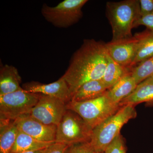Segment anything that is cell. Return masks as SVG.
<instances>
[{"label": "cell", "mask_w": 153, "mask_h": 153, "mask_svg": "<svg viewBox=\"0 0 153 153\" xmlns=\"http://www.w3.org/2000/svg\"><path fill=\"white\" fill-rule=\"evenodd\" d=\"M108 56L105 43L94 39L84 40L61 76L67 83L72 97L84 83L102 78Z\"/></svg>", "instance_id": "cell-1"}, {"label": "cell", "mask_w": 153, "mask_h": 153, "mask_svg": "<svg viewBox=\"0 0 153 153\" xmlns=\"http://www.w3.org/2000/svg\"><path fill=\"white\" fill-rule=\"evenodd\" d=\"M106 16L112 28L111 41L131 38L134 24L140 17L139 0L108 2Z\"/></svg>", "instance_id": "cell-2"}, {"label": "cell", "mask_w": 153, "mask_h": 153, "mask_svg": "<svg viewBox=\"0 0 153 153\" xmlns=\"http://www.w3.org/2000/svg\"><path fill=\"white\" fill-rule=\"evenodd\" d=\"M137 116L135 106L124 105L114 114L95 127L92 130L90 141L94 151L105 152L108 145L120 134L123 126Z\"/></svg>", "instance_id": "cell-3"}, {"label": "cell", "mask_w": 153, "mask_h": 153, "mask_svg": "<svg viewBox=\"0 0 153 153\" xmlns=\"http://www.w3.org/2000/svg\"><path fill=\"white\" fill-rule=\"evenodd\" d=\"M66 105L67 109L77 113L92 129L114 114L121 107L111 100L107 92L102 96L91 100H71Z\"/></svg>", "instance_id": "cell-4"}, {"label": "cell", "mask_w": 153, "mask_h": 153, "mask_svg": "<svg viewBox=\"0 0 153 153\" xmlns=\"http://www.w3.org/2000/svg\"><path fill=\"white\" fill-rule=\"evenodd\" d=\"M93 129L74 111L67 110L57 126L55 142L71 145L90 142Z\"/></svg>", "instance_id": "cell-5"}, {"label": "cell", "mask_w": 153, "mask_h": 153, "mask_svg": "<svg viewBox=\"0 0 153 153\" xmlns=\"http://www.w3.org/2000/svg\"><path fill=\"white\" fill-rule=\"evenodd\" d=\"M87 2V0H64L54 7L44 4L41 13L46 21L56 27L68 28L82 18V8Z\"/></svg>", "instance_id": "cell-6"}, {"label": "cell", "mask_w": 153, "mask_h": 153, "mask_svg": "<svg viewBox=\"0 0 153 153\" xmlns=\"http://www.w3.org/2000/svg\"><path fill=\"white\" fill-rule=\"evenodd\" d=\"M41 94L31 93L23 88L0 95V120L14 121L29 114L37 104Z\"/></svg>", "instance_id": "cell-7"}, {"label": "cell", "mask_w": 153, "mask_h": 153, "mask_svg": "<svg viewBox=\"0 0 153 153\" xmlns=\"http://www.w3.org/2000/svg\"><path fill=\"white\" fill-rule=\"evenodd\" d=\"M66 103L59 99L41 94L29 114L44 124L57 126L67 111Z\"/></svg>", "instance_id": "cell-8"}, {"label": "cell", "mask_w": 153, "mask_h": 153, "mask_svg": "<svg viewBox=\"0 0 153 153\" xmlns=\"http://www.w3.org/2000/svg\"><path fill=\"white\" fill-rule=\"evenodd\" d=\"M20 131L36 139L47 142H55L57 126L44 124L32 117L24 115L14 120Z\"/></svg>", "instance_id": "cell-9"}, {"label": "cell", "mask_w": 153, "mask_h": 153, "mask_svg": "<svg viewBox=\"0 0 153 153\" xmlns=\"http://www.w3.org/2000/svg\"><path fill=\"white\" fill-rule=\"evenodd\" d=\"M137 46V41L134 36L105 44L109 57L120 65L128 68H131L135 58Z\"/></svg>", "instance_id": "cell-10"}, {"label": "cell", "mask_w": 153, "mask_h": 153, "mask_svg": "<svg viewBox=\"0 0 153 153\" xmlns=\"http://www.w3.org/2000/svg\"><path fill=\"white\" fill-rule=\"evenodd\" d=\"M24 90L31 93L39 94L59 99L67 104L71 100L72 96L67 83L60 77L55 82L44 84L36 81L24 83Z\"/></svg>", "instance_id": "cell-11"}, {"label": "cell", "mask_w": 153, "mask_h": 153, "mask_svg": "<svg viewBox=\"0 0 153 153\" xmlns=\"http://www.w3.org/2000/svg\"><path fill=\"white\" fill-rule=\"evenodd\" d=\"M143 102H146L149 106H153V77L138 84L134 90L119 104L121 107L126 105L135 106Z\"/></svg>", "instance_id": "cell-12"}, {"label": "cell", "mask_w": 153, "mask_h": 153, "mask_svg": "<svg viewBox=\"0 0 153 153\" xmlns=\"http://www.w3.org/2000/svg\"><path fill=\"white\" fill-rule=\"evenodd\" d=\"M22 77L15 66L6 65L0 69V95L15 92L22 89Z\"/></svg>", "instance_id": "cell-13"}, {"label": "cell", "mask_w": 153, "mask_h": 153, "mask_svg": "<svg viewBox=\"0 0 153 153\" xmlns=\"http://www.w3.org/2000/svg\"><path fill=\"white\" fill-rule=\"evenodd\" d=\"M137 85L132 76L130 69L128 73L107 90V94L113 102L119 104L122 100L134 90Z\"/></svg>", "instance_id": "cell-14"}, {"label": "cell", "mask_w": 153, "mask_h": 153, "mask_svg": "<svg viewBox=\"0 0 153 153\" xmlns=\"http://www.w3.org/2000/svg\"><path fill=\"white\" fill-rule=\"evenodd\" d=\"M108 89L101 79L91 80L84 83L72 96L71 101L83 102L102 96Z\"/></svg>", "instance_id": "cell-15"}, {"label": "cell", "mask_w": 153, "mask_h": 153, "mask_svg": "<svg viewBox=\"0 0 153 153\" xmlns=\"http://www.w3.org/2000/svg\"><path fill=\"white\" fill-rule=\"evenodd\" d=\"M0 121V153H11L20 131L14 121Z\"/></svg>", "instance_id": "cell-16"}, {"label": "cell", "mask_w": 153, "mask_h": 153, "mask_svg": "<svg viewBox=\"0 0 153 153\" xmlns=\"http://www.w3.org/2000/svg\"><path fill=\"white\" fill-rule=\"evenodd\" d=\"M137 41L136 55L131 67L153 56V32L146 29L134 36Z\"/></svg>", "instance_id": "cell-17"}, {"label": "cell", "mask_w": 153, "mask_h": 153, "mask_svg": "<svg viewBox=\"0 0 153 153\" xmlns=\"http://www.w3.org/2000/svg\"><path fill=\"white\" fill-rule=\"evenodd\" d=\"M55 142H47L36 139L19 131L11 153H18L44 149Z\"/></svg>", "instance_id": "cell-18"}, {"label": "cell", "mask_w": 153, "mask_h": 153, "mask_svg": "<svg viewBox=\"0 0 153 153\" xmlns=\"http://www.w3.org/2000/svg\"><path fill=\"white\" fill-rule=\"evenodd\" d=\"M108 56L107 64L101 79L108 90L128 73L131 69V68L124 67L117 63Z\"/></svg>", "instance_id": "cell-19"}, {"label": "cell", "mask_w": 153, "mask_h": 153, "mask_svg": "<svg viewBox=\"0 0 153 153\" xmlns=\"http://www.w3.org/2000/svg\"><path fill=\"white\" fill-rule=\"evenodd\" d=\"M131 73L137 84L153 77V56L131 67Z\"/></svg>", "instance_id": "cell-20"}, {"label": "cell", "mask_w": 153, "mask_h": 153, "mask_svg": "<svg viewBox=\"0 0 153 153\" xmlns=\"http://www.w3.org/2000/svg\"><path fill=\"white\" fill-rule=\"evenodd\" d=\"M104 152L105 153H126L125 142L121 134L108 145Z\"/></svg>", "instance_id": "cell-21"}, {"label": "cell", "mask_w": 153, "mask_h": 153, "mask_svg": "<svg viewBox=\"0 0 153 153\" xmlns=\"http://www.w3.org/2000/svg\"><path fill=\"white\" fill-rule=\"evenodd\" d=\"M94 151L90 142L69 145L66 153H93Z\"/></svg>", "instance_id": "cell-22"}, {"label": "cell", "mask_w": 153, "mask_h": 153, "mask_svg": "<svg viewBox=\"0 0 153 153\" xmlns=\"http://www.w3.org/2000/svg\"><path fill=\"white\" fill-rule=\"evenodd\" d=\"M139 26H145L153 32V14L140 17L135 22L134 28Z\"/></svg>", "instance_id": "cell-23"}, {"label": "cell", "mask_w": 153, "mask_h": 153, "mask_svg": "<svg viewBox=\"0 0 153 153\" xmlns=\"http://www.w3.org/2000/svg\"><path fill=\"white\" fill-rule=\"evenodd\" d=\"M140 16L153 14V0H139Z\"/></svg>", "instance_id": "cell-24"}, {"label": "cell", "mask_w": 153, "mask_h": 153, "mask_svg": "<svg viewBox=\"0 0 153 153\" xmlns=\"http://www.w3.org/2000/svg\"><path fill=\"white\" fill-rule=\"evenodd\" d=\"M68 145L55 143L47 148L45 153H66Z\"/></svg>", "instance_id": "cell-25"}, {"label": "cell", "mask_w": 153, "mask_h": 153, "mask_svg": "<svg viewBox=\"0 0 153 153\" xmlns=\"http://www.w3.org/2000/svg\"><path fill=\"white\" fill-rule=\"evenodd\" d=\"M47 148L44 149L36 151H31V152H23L18 153H45L46 150H47Z\"/></svg>", "instance_id": "cell-26"}, {"label": "cell", "mask_w": 153, "mask_h": 153, "mask_svg": "<svg viewBox=\"0 0 153 153\" xmlns=\"http://www.w3.org/2000/svg\"><path fill=\"white\" fill-rule=\"evenodd\" d=\"M93 153H105V152H98V151H94Z\"/></svg>", "instance_id": "cell-27"}]
</instances>
